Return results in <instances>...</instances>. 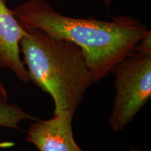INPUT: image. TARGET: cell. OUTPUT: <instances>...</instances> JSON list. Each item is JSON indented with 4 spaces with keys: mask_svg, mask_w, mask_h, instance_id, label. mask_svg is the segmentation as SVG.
<instances>
[{
    "mask_svg": "<svg viewBox=\"0 0 151 151\" xmlns=\"http://www.w3.org/2000/svg\"><path fill=\"white\" fill-rule=\"evenodd\" d=\"M135 50L151 53V31L150 29L145 34L140 42L136 47Z\"/></svg>",
    "mask_w": 151,
    "mask_h": 151,
    "instance_id": "7",
    "label": "cell"
},
{
    "mask_svg": "<svg viewBox=\"0 0 151 151\" xmlns=\"http://www.w3.org/2000/svg\"><path fill=\"white\" fill-rule=\"evenodd\" d=\"M23 27L26 35L20 41V48L29 80L51 96L53 116L65 113L73 116L94 83L83 52L71 41Z\"/></svg>",
    "mask_w": 151,
    "mask_h": 151,
    "instance_id": "2",
    "label": "cell"
},
{
    "mask_svg": "<svg viewBox=\"0 0 151 151\" xmlns=\"http://www.w3.org/2000/svg\"><path fill=\"white\" fill-rule=\"evenodd\" d=\"M116 96L109 123L121 132L151 97V53L135 50L113 66Z\"/></svg>",
    "mask_w": 151,
    "mask_h": 151,
    "instance_id": "3",
    "label": "cell"
},
{
    "mask_svg": "<svg viewBox=\"0 0 151 151\" xmlns=\"http://www.w3.org/2000/svg\"><path fill=\"white\" fill-rule=\"evenodd\" d=\"M13 11L23 27L35 28L78 46L83 52L94 83L135 50L148 28L139 19L117 16L111 21L73 18L60 14L47 0H27Z\"/></svg>",
    "mask_w": 151,
    "mask_h": 151,
    "instance_id": "1",
    "label": "cell"
},
{
    "mask_svg": "<svg viewBox=\"0 0 151 151\" xmlns=\"http://www.w3.org/2000/svg\"><path fill=\"white\" fill-rule=\"evenodd\" d=\"M72 116L65 113L30 126L27 140L39 151H83L74 140Z\"/></svg>",
    "mask_w": 151,
    "mask_h": 151,
    "instance_id": "4",
    "label": "cell"
},
{
    "mask_svg": "<svg viewBox=\"0 0 151 151\" xmlns=\"http://www.w3.org/2000/svg\"><path fill=\"white\" fill-rule=\"evenodd\" d=\"M25 35L26 30L6 0H0V67L10 69L19 80L28 83L29 73L20 55V41Z\"/></svg>",
    "mask_w": 151,
    "mask_h": 151,
    "instance_id": "5",
    "label": "cell"
},
{
    "mask_svg": "<svg viewBox=\"0 0 151 151\" xmlns=\"http://www.w3.org/2000/svg\"><path fill=\"white\" fill-rule=\"evenodd\" d=\"M38 120L28 114L16 104H10L6 90L0 81V127L19 129V124L24 120Z\"/></svg>",
    "mask_w": 151,
    "mask_h": 151,
    "instance_id": "6",
    "label": "cell"
},
{
    "mask_svg": "<svg viewBox=\"0 0 151 151\" xmlns=\"http://www.w3.org/2000/svg\"><path fill=\"white\" fill-rule=\"evenodd\" d=\"M102 1H103V3H104V4L106 8L109 9V6H110L111 4V3H112L114 0H102Z\"/></svg>",
    "mask_w": 151,
    "mask_h": 151,
    "instance_id": "8",
    "label": "cell"
},
{
    "mask_svg": "<svg viewBox=\"0 0 151 151\" xmlns=\"http://www.w3.org/2000/svg\"><path fill=\"white\" fill-rule=\"evenodd\" d=\"M129 146V149L131 151H148L147 150H141V149L139 148H136V147L132 146Z\"/></svg>",
    "mask_w": 151,
    "mask_h": 151,
    "instance_id": "9",
    "label": "cell"
}]
</instances>
